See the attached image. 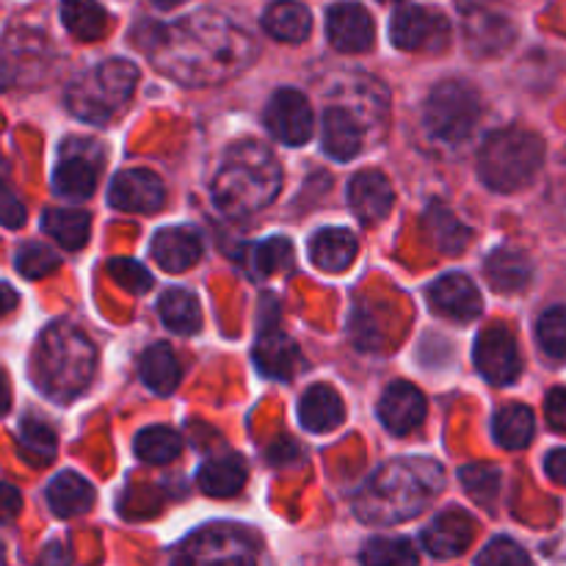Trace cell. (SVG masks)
Returning <instances> with one entry per match:
<instances>
[{
    "instance_id": "1",
    "label": "cell",
    "mask_w": 566,
    "mask_h": 566,
    "mask_svg": "<svg viewBox=\"0 0 566 566\" xmlns=\"http://www.w3.org/2000/svg\"><path fill=\"white\" fill-rule=\"evenodd\" d=\"M138 44L164 75L186 86L227 81L258 55L252 36L213 11H199L175 25H149V42Z\"/></svg>"
},
{
    "instance_id": "2",
    "label": "cell",
    "mask_w": 566,
    "mask_h": 566,
    "mask_svg": "<svg viewBox=\"0 0 566 566\" xmlns=\"http://www.w3.org/2000/svg\"><path fill=\"white\" fill-rule=\"evenodd\" d=\"M442 490V468L434 459L401 457L376 470L354 497L363 523L392 525L412 520Z\"/></svg>"
},
{
    "instance_id": "3",
    "label": "cell",
    "mask_w": 566,
    "mask_h": 566,
    "mask_svg": "<svg viewBox=\"0 0 566 566\" xmlns=\"http://www.w3.org/2000/svg\"><path fill=\"white\" fill-rule=\"evenodd\" d=\"M97 348L75 324H50L31 357V379L50 401L70 403L92 385Z\"/></svg>"
},
{
    "instance_id": "4",
    "label": "cell",
    "mask_w": 566,
    "mask_h": 566,
    "mask_svg": "<svg viewBox=\"0 0 566 566\" xmlns=\"http://www.w3.org/2000/svg\"><path fill=\"white\" fill-rule=\"evenodd\" d=\"M282 186V169L269 147L241 142L224 155L213 177V202L227 219H249L269 208Z\"/></svg>"
},
{
    "instance_id": "5",
    "label": "cell",
    "mask_w": 566,
    "mask_h": 566,
    "mask_svg": "<svg viewBox=\"0 0 566 566\" xmlns=\"http://www.w3.org/2000/svg\"><path fill=\"white\" fill-rule=\"evenodd\" d=\"M545 164V142L525 127L490 133L479 149V177L497 193H514L528 186Z\"/></svg>"
},
{
    "instance_id": "6",
    "label": "cell",
    "mask_w": 566,
    "mask_h": 566,
    "mask_svg": "<svg viewBox=\"0 0 566 566\" xmlns=\"http://www.w3.org/2000/svg\"><path fill=\"white\" fill-rule=\"evenodd\" d=\"M138 83V66L127 59H108L92 70L81 72L66 86V108L77 119L105 125L130 99Z\"/></svg>"
},
{
    "instance_id": "7",
    "label": "cell",
    "mask_w": 566,
    "mask_h": 566,
    "mask_svg": "<svg viewBox=\"0 0 566 566\" xmlns=\"http://www.w3.org/2000/svg\"><path fill=\"white\" fill-rule=\"evenodd\" d=\"M481 116V97L468 81H442L426 99L423 125L431 138L459 144L473 133Z\"/></svg>"
},
{
    "instance_id": "8",
    "label": "cell",
    "mask_w": 566,
    "mask_h": 566,
    "mask_svg": "<svg viewBox=\"0 0 566 566\" xmlns=\"http://www.w3.org/2000/svg\"><path fill=\"white\" fill-rule=\"evenodd\" d=\"M175 566H258L254 539L235 525H210L180 547Z\"/></svg>"
},
{
    "instance_id": "9",
    "label": "cell",
    "mask_w": 566,
    "mask_h": 566,
    "mask_svg": "<svg viewBox=\"0 0 566 566\" xmlns=\"http://www.w3.org/2000/svg\"><path fill=\"white\" fill-rule=\"evenodd\" d=\"M105 153L103 144L92 138H66L61 144L59 164L53 171L55 193L66 199H86L92 197L103 171Z\"/></svg>"
},
{
    "instance_id": "10",
    "label": "cell",
    "mask_w": 566,
    "mask_h": 566,
    "mask_svg": "<svg viewBox=\"0 0 566 566\" xmlns=\"http://www.w3.org/2000/svg\"><path fill=\"white\" fill-rule=\"evenodd\" d=\"M390 39L407 53H437L451 39V22L429 6H403L392 14Z\"/></svg>"
},
{
    "instance_id": "11",
    "label": "cell",
    "mask_w": 566,
    "mask_h": 566,
    "mask_svg": "<svg viewBox=\"0 0 566 566\" xmlns=\"http://www.w3.org/2000/svg\"><path fill=\"white\" fill-rule=\"evenodd\" d=\"M473 359L479 374L484 376L490 385L506 387L514 385L523 374V357H520V346L514 332L506 324H492L475 337Z\"/></svg>"
},
{
    "instance_id": "12",
    "label": "cell",
    "mask_w": 566,
    "mask_h": 566,
    "mask_svg": "<svg viewBox=\"0 0 566 566\" xmlns=\"http://www.w3.org/2000/svg\"><path fill=\"white\" fill-rule=\"evenodd\" d=\"M108 205L125 213H158L166 205V186L155 171L125 169L111 180Z\"/></svg>"
},
{
    "instance_id": "13",
    "label": "cell",
    "mask_w": 566,
    "mask_h": 566,
    "mask_svg": "<svg viewBox=\"0 0 566 566\" xmlns=\"http://www.w3.org/2000/svg\"><path fill=\"white\" fill-rule=\"evenodd\" d=\"M265 125L282 144H291V147L307 144L313 136V111H310L307 97L296 88H280L269 99Z\"/></svg>"
},
{
    "instance_id": "14",
    "label": "cell",
    "mask_w": 566,
    "mask_h": 566,
    "mask_svg": "<svg viewBox=\"0 0 566 566\" xmlns=\"http://www.w3.org/2000/svg\"><path fill=\"white\" fill-rule=\"evenodd\" d=\"M326 36L340 53H365L376 39L374 17L363 3H335L326 11Z\"/></svg>"
},
{
    "instance_id": "15",
    "label": "cell",
    "mask_w": 566,
    "mask_h": 566,
    "mask_svg": "<svg viewBox=\"0 0 566 566\" xmlns=\"http://www.w3.org/2000/svg\"><path fill=\"white\" fill-rule=\"evenodd\" d=\"M429 296L431 310L442 318L451 321H475L484 310V298H481V291L475 287V282L464 274H446L440 280H434L426 291Z\"/></svg>"
},
{
    "instance_id": "16",
    "label": "cell",
    "mask_w": 566,
    "mask_h": 566,
    "mask_svg": "<svg viewBox=\"0 0 566 566\" xmlns=\"http://www.w3.org/2000/svg\"><path fill=\"white\" fill-rule=\"evenodd\" d=\"M379 420L396 437H407L426 420V396L409 381H396L379 401Z\"/></svg>"
},
{
    "instance_id": "17",
    "label": "cell",
    "mask_w": 566,
    "mask_h": 566,
    "mask_svg": "<svg viewBox=\"0 0 566 566\" xmlns=\"http://www.w3.org/2000/svg\"><path fill=\"white\" fill-rule=\"evenodd\" d=\"M475 536V520L462 509H448L423 531V547L434 558H457L470 547Z\"/></svg>"
},
{
    "instance_id": "18",
    "label": "cell",
    "mask_w": 566,
    "mask_h": 566,
    "mask_svg": "<svg viewBox=\"0 0 566 566\" xmlns=\"http://www.w3.org/2000/svg\"><path fill=\"white\" fill-rule=\"evenodd\" d=\"M348 202H352L359 221L376 224V221L390 216L392 205H396V191H392L390 180L381 171L363 169L348 182Z\"/></svg>"
},
{
    "instance_id": "19",
    "label": "cell",
    "mask_w": 566,
    "mask_h": 566,
    "mask_svg": "<svg viewBox=\"0 0 566 566\" xmlns=\"http://www.w3.org/2000/svg\"><path fill=\"white\" fill-rule=\"evenodd\" d=\"M254 365H258L260 374L269 376V379L287 381L298 374L304 359L291 337L282 335L276 326H269V329H260V340L258 346H254Z\"/></svg>"
},
{
    "instance_id": "20",
    "label": "cell",
    "mask_w": 566,
    "mask_h": 566,
    "mask_svg": "<svg viewBox=\"0 0 566 566\" xmlns=\"http://www.w3.org/2000/svg\"><path fill=\"white\" fill-rule=\"evenodd\" d=\"M153 258L169 274L188 271L202 258V238L193 227H166L153 238Z\"/></svg>"
},
{
    "instance_id": "21",
    "label": "cell",
    "mask_w": 566,
    "mask_h": 566,
    "mask_svg": "<svg viewBox=\"0 0 566 566\" xmlns=\"http://www.w3.org/2000/svg\"><path fill=\"white\" fill-rule=\"evenodd\" d=\"M298 420L310 434H326L346 420V403L335 387L313 385L298 401Z\"/></svg>"
},
{
    "instance_id": "22",
    "label": "cell",
    "mask_w": 566,
    "mask_h": 566,
    "mask_svg": "<svg viewBox=\"0 0 566 566\" xmlns=\"http://www.w3.org/2000/svg\"><path fill=\"white\" fill-rule=\"evenodd\" d=\"M357 252V235L346 227H326V230L315 232L313 241H310V260L321 271H329V274H340V271L352 269Z\"/></svg>"
},
{
    "instance_id": "23",
    "label": "cell",
    "mask_w": 566,
    "mask_h": 566,
    "mask_svg": "<svg viewBox=\"0 0 566 566\" xmlns=\"http://www.w3.org/2000/svg\"><path fill=\"white\" fill-rule=\"evenodd\" d=\"M321 142H324V153L332 160L346 164V160L357 158L363 153L365 136L352 111L335 105V108H326L324 114V136H321Z\"/></svg>"
},
{
    "instance_id": "24",
    "label": "cell",
    "mask_w": 566,
    "mask_h": 566,
    "mask_svg": "<svg viewBox=\"0 0 566 566\" xmlns=\"http://www.w3.org/2000/svg\"><path fill=\"white\" fill-rule=\"evenodd\" d=\"M249 479L247 459L238 453H224V457H213L199 468L197 484L205 495L210 497H232L243 490Z\"/></svg>"
},
{
    "instance_id": "25",
    "label": "cell",
    "mask_w": 566,
    "mask_h": 566,
    "mask_svg": "<svg viewBox=\"0 0 566 566\" xmlns=\"http://www.w3.org/2000/svg\"><path fill=\"white\" fill-rule=\"evenodd\" d=\"M426 232L442 254H462L470 247L473 230L448 205L431 202L423 213Z\"/></svg>"
},
{
    "instance_id": "26",
    "label": "cell",
    "mask_w": 566,
    "mask_h": 566,
    "mask_svg": "<svg viewBox=\"0 0 566 566\" xmlns=\"http://www.w3.org/2000/svg\"><path fill=\"white\" fill-rule=\"evenodd\" d=\"M263 28L280 42L298 44L313 31V14L298 0H274L263 14Z\"/></svg>"
},
{
    "instance_id": "27",
    "label": "cell",
    "mask_w": 566,
    "mask_h": 566,
    "mask_svg": "<svg viewBox=\"0 0 566 566\" xmlns=\"http://www.w3.org/2000/svg\"><path fill=\"white\" fill-rule=\"evenodd\" d=\"M484 274L497 293H520L531 285L534 265L517 249H495L486 258Z\"/></svg>"
},
{
    "instance_id": "28",
    "label": "cell",
    "mask_w": 566,
    "mask_h": 566,
    "mask_svg": "<svg viewBox=\"0 0 566 566\" xmlns=\"http://www.w3.org/2000/svg\"><path fill=\"white\" fill-rule=\"evenodd\" d=\"M48 503L59 517H81L92 509L94 486L77 473H59L48 486Z\"/></svg>"
},
{
    "instance_id": "29",
    "label": "cell",
    "mask_w": 566,
    "mask_h": 566,
    "mask_svg": "<svg viewBox=\"0 0 566 566\" xmlns=\"http://www.w3.org/2000/svg\"><path fill=\"white\" fill-rule=\"evenodd\" d=\"M138 374H142V381L158 396H169V392L177 390L180 385V363H177L175 352H171L166 343H155L138 359Z\"/></svg>"
},
{
    "instance_id": "30",
    "label": "cell",
    "mask_w": 566,
    "mask_h": 566,
    "mask_svg": "<svg viewBox=\"0 0 566 566\" xmlns=\"http://www.w3.org/2000/svg\"><path fill=\"white\" fill-rule=\"evenodd\" d=\"M61 22L81 42H97L108 33V11L97 0H61Z\"/></svg>"
},
{
    "instance_id": "31",
    "label": "cell",
    "mask_w": 566,
    "mask_h": 566,
    "mask_svg": "<svg viewBox=\"0 0 566 566\" xmlns=\"http://www.w3.org/2000/svg\"><path fill=\"white\" fill-rule=\"evenodd\" d=\"M514 39V25L506 17L497 14H473L468 20V44L475 55H495L509 48Z\"/></svg>"
},
{
    "instance_id": "32",
    "label": "cell",
    "mask_w": 566,
    "mask_h": 566,
    "mask_svg": "<svg viewBox=\"0 0 566 566\" xmlns=\"http://www.w3.org/2000/svg\"><path fill=\"white\" fill-rule=\"evenodd\" d=\"M160 321L169 326L175 335H197L199 326H202V313H199V302L191 291H182V287H171L160 296L158 302Z\"/></svg>"
},
{
    "instance_id": "33",
    "label": "cell",
    "mask_w": 566,
    "mask_h": 566,
    "mask_svg": "<svg viewBox=\"0 0 566 566\" xmlns=\"http://www.w3.org/2000/svg\"><path fill=\"white\" fill-rule=\"evenodd\" d=\"M492 434L506 451H523L534 440V412L523 403H509L492 420Z\"/></svg>"
},
{
    "instance_id": "34",
    "label": "cell",
    "mask_w": 566,
    "mask_h": 566,
    "mask_svg": "<svg viewBox=\"0 0 566 566\" xmlns=\"http://www.w3.org/2000/svg\"><path fill=\"white\" fill-rule=\"evenodd\" d=\"M42 230L61 243L64 249H83L92 232V216L75 208H53L44 213Z\"/></svg>"
},
{
    "instance_id": "35",
    "label": "cell",
    "mask_w": 566,
    "mask_h": 566,
    "mask_svg": "<svg viewBox=\"0 0 566 566\" xmlns=\"http://www.w3.org/2000/svg\"><path fill=\"white\" fill-rule=\"evenodd\" d=\"M17 448H20L22 459L33 468H44L55 459L59 451V440H55V431L50 429L44 420L25 418L17 429Z\"/></svg>"
},
{
    "instance_id": "36",
    "label": "cell",
    "mask_w": 566,
    "mask_h": 566,
    "mask_svg": "<svg viewBox=\"0 0 566 566\" xmlns=\"http://www.w3.org/2000/svg\"><path fill=\"white\" fill-rule=\"evenodd\" d=\"M180 451L182 437L169 426H153L136 437V457L147 464H169L180 457Z\"/></svg>"
},
{
    "instance_id": "37",
    "label": "cell",
    "mask_w": 566,
    "mask_h": 566,
    "mask_svg": "<svg viewBox=\"0 0 566 566\" xmlns=\"http://www.w3.org/2000/svg\"><path fill=\"white\" fill-rule=\"evenodd\" d=\"M418 547L403 536L370 539L363 551V566H418Z\"/></svg>"
},
{
    "instance_id": "38",
    "label": "cell",
    "mask_w": 566,
    "mask_h": 566,
    "mask_svg": "<svg viewBox=\"0 0 566 566\" xmlns=\"http://www.w3.org/2000/svg\"><path fill=\"white\" fill-rule=\"evenodd\" d=\"M459 481L475 503L495 509L497 492H501V470L492 468V464H468V468L459 470Z\"/></svg>"
},
{
    "instance_id": "39",
    "label": "cell",
    "mask_w": 566,
    "mask_h": 566,
    "mask_svg": "<svg viewBox=\"0 0 566 566\" xmlns=\"http://www.w3.org/2000/svg\"><path fill=\"white\" fill-rule=\"evenodd\" d=\"M249 260H252L254 276H271L293 263V243L287 241V238L274 235L269 238V241L258 243V247L252 249V258Z\"/></svg>"
},
{
    "instance_id": "40",
    "label": "cell",
    "mask_w": 566,
    "mask_h": 566,
    "mask_svg": "<svg viewBox=\"0 0 566 566\" xmlns=\"http://www.w3.org/2000/svg\"><path fill=\"white\" fill-rule=\"evenodd\" d=\"M536 337L547 357L566 359V307H551L536 324Z\"/></svg>"
},
{
    "instance_id": "41",
    "label": "cell",
    "mask_w": 566,
    "mask_h": 566,
    "mask_svg": "<svg viewBox=\"0 0 566 566\" xmlns=\"http://www.w3.org/2000/svg\"><path fill=\"white\" fill-rule=\"evenodd\" d=\"M59 254L53 249L42 247V243H25V247L17 252V271L28 280H42V276L53 274L59 269Z\"/></svg>"
},
{
    "instance_id": "42",
    "label": "cell",
    "mask_w": 566,
    "mask_h": 566,
    "mask_svg": "<svg viewBox=\"0 0 566 566\" xmlns=\"http://www.w3.org/2000/svg\"><path fill=\"white\" fill-rule=\"evenodd\" d=\"M108 274L116 285L130 291L133 296H142V293H147L149 287H153V274H149L138 260H130V258L108 260Z\"/></svg>"
},
{
    "instance_id": "43",
    "label": "cell",
    "mask_w": 566,
    "mask_h": 566,
    "mask_svg": "<svg viewBox=\"0 0 566 566\" xmlns=\"http://www.w3.org/2000/svg\"><path fill=\"white\" fill-rule=\"evenodd\" d=\"M475 566H531V558L517 542L506 539V536H497V539H492L490 545L479 553Z\"/></svg>"
},
{
    "instance_id": "44",
    "label": "cell",
    "mask_w": 566,
    "mask_h": 566,
    "mask_svg": "<svg viewBox=\"0 0 566 566\" xmlns=\"http://www.w3.org/2000/svg\"><path fill=\"white\" fill-rule=\"evenodd\" d=\"M0 224L9 230H20L25 224V205L20 202V197L11 191L3 177H0Z\"/></svg>"
},
{
    "instance_id": "45",
    "label": "cell",
    "mask_w": 566,
    "mask_h": 566,
    "mask_svg": "<svg viewBox=\"0 0 566 566\" xmlns=\"http://www.w3.org/2000/svg\"><path fill=\"white\" fill-rule=\"evenodd\" d=\"M545 415L553 431L566 434V387H556V390L547 392Z\"/></svg>"
},
{
    "instance_id": "46",
    "label": "cell",
    "mask_w": 566,
    "mask_h": 566,
    "mask_svg": "<svg viewBox=\"0 0 566 566\" xmlns=\"http://www.w3.org/2000/svg\"><path fill=\"white\" fill-rule=\"evenodd\" d=\"M22 512V495L11 484L0 481V523H11Z\"/></svg>"
},
{
    "instance_id": "47",
    "label": "cell",
    "mask_w": 566,
    "mask_h": 566,
    "mask_svg": "<svg viewBox=\"0 0 566 566\" xmlns=\"http://www.w3.org/2000/svg\"><path fill=\"white\" fill-rule=\"evenodd\" d=\"M545 473L551 475L556 484L566 486V448H558V451H551L545 459Z\"/></svg>"
},
{
    "instance_id": "48",
    "label": "cell",
    "mask_w": 566,
    "mask_h": 566,
    "mask_svg": "<svg viewBox=\"0 0 566 566\" xmlns=\"http://www.w3.org/2000/svg\"><path fill=\"white\" fill-rule=\"evenodd\" d=\"M269 459L274 464H282V462H296L298 459V446L293 440H287V437H282L276 446L269 448Z\"/></svg>"
},
{
    "instance_id": "49",
    "label": "cell",
    "mask_w": 566,
    "mask_h": 566,
    "mask_svg": "<svg viewBox=\"0 0 566 566\" xmlns=\"http://www.w3.org/2000/svg\"><path fill=\"white\" fill-rule=\"evenodd\" d=\"M17 304H20V293H17L9 282H0V321L9 313H14Z\"/></svg>"
},
{
    "instance_id": "50",
    "label": "cell",
    "mask_w": 566,
    "mask_h": 566,
    "mask_svg": "<svg viewBox=\"0 0 566 566\" xmlns=\"http://www.w3.org/2000/svg\"><path fill=\"white\" fill-rule=\"evenodd\" d=\"M11 409V385H9V376L6 370L0 368V418Z\"/></svg>"
},
{
    "instance_id": "51",
    "label": "cell",
    "mask_w": 566,
    "mask_h": 566,
    "mask_svg": "<svg viewBox=\"0 0 566 566\" xmlns=\"http://www.w3.org/2000/svg\"><path fill=\"white\" fill-rule=\"evenodd\" d=\"M180 3H186V0H153V6H158V9H175Z\"/></svg>"
},
{
    "instance_id": "52",
    "label": "cell",
    "mask_w": 566,
    "mask_h": 566,
    "mask_svg": "<svg viewBox=\"0 0 566 566\" xmlns=\"http://www.w3.org/2000/svg\"><path fill=\"white\" fill-rule=\"evenodd\" d=\"M0 566H3V545H0Z\"/></svg>"
}]
</instances>
